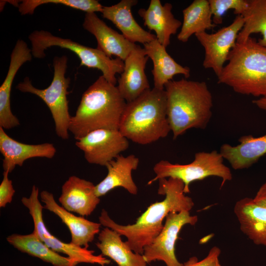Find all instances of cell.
<instances>
[{"label":"cell","mask_w":266,"mask_h":266,"mask_svg":"<svg viewBox=\"0 0 266 266\" xmlns=\"http://www.w3.org/2000/svg\"><path fill=\"white\" fill-rule=\"evenodd\" d=\"M31 49L23 40L19 39L10 55V64L6 77L0 87V127L9 130L20 125L18 118L11 110L10 94L13 81L20 67L32 59Z\"/></svg>","instance_id":"e0dca14e"},{"label":"cell","mask_w":266,"mask_h":266,"mask_svg":"<svg viewBox=\"0 0 266 266\" xmlns=\"http://www.w3.org/2000/svg\"><path fill=\"white\" fill-rule=\"evenodd\" d=\"M139 159L133 154L124 156L120 155L106 165L107 174L99 184L95 185V193L98 197L106 195L119 187L126 189L132 195H136L138 188L133 181L132 172L136 170Z\"/></svg>","instance_id":"ffe728a7"},{"label":"cell","mask_w":266,"mask_h":266,"mask_svg":"<svg viewBox=\"0 0 266 266\" xmlns=\"http://www.w3.org/2000/svg\"><path fill=\"white\" fill-rule=\"evenodd\" d=\"M183 20L177 39L186 42L193 34L206 32L216 25L212 21L208 0H195L183 10Z\"/></svg>","instance_id":"484cf974"},{"label":"cell","mask_w":266,"mask_h":266,"mask_svg":"<svg viewBox=\"0 0 266 266\" xmlns=\"http://www.w3.org/2000/svg\"><path fill=\"white\" fill-rule=\"evenodd\" d=\"M121 235L109 228L105 227L99 233V242L96 243L103 256L113 260L118 266H147L143 254L135 253L125 242Z\"/></svg>","instance_id":"d4e9b609"},{"label":"cell","mask_w":266,"mask_h":266,"mask_svg":"<svg viewBox=\"0 0 266 266\" xmlns=\"http://www.w3.org/2000/svg\"><path fill=\"white\" fill-rule=\"evenodd\" d=\"M59 202L67 211L84 217L91 214L100 199L92 182L72 175L63 185Z\"/></svg>","instance_id":"2e32d148"},{"label":"cell","mask_w":266,"mask_h":266,"mask_svg":"<svg viewBox=\"0 0 266 266\" xmlns=\"http://www.w3.org/2000/svg\"><path fill=\"white\" fill-rule=\"evenodd\" d=\"M248 7L242 16L244 25L239 32L237 43L246 41L253 33H261L258 42L266 47V0H248Z\"/></svg>","instance_id":"83f0119b"},{"label":"cell","mask_w":266,"mask_h":266,"mask_svg":"<svg viewBox=\"0 0 266 266\" xmlns=\"http://www.w3.org/2000/svg\"><path fill=\"white\" fill-rule=\"evenodd\" d=\"M83 27L95 37L97 48L110 58L115 56L124 61L136 46L109 27L96 13H86Z\"/></svg>","instance_id":"5bb4252c"},{"label":"cell","mask_w":266,"mask_h":266,"mask_svg":"<svg viewBox=\"0 0 266 266\" xmlns=\"http://www.w3.org/2000/svg\"><path fill=\"white\" fill-rule=\"evenodd\" d=\"M6 240L19 251L53 266H71L68 257L63 256L49 248L33 233L25 235L12 234L6 237Z\"/></svg>","instance_id":"4316f807"},{"label":"cell","mask_w":266,"mask_h":266,"mask_svg":"<svg viewBox=\"0 0 266 266\" xmlns=\"http://www.w3.org/2000/svg\"><path fill=\"white\" fill-rule=\"evenodd\" d=\"M7 171H3V178L0 184V207H4L7 203H11L15 191L12 182L8 178Z\"/></svg>","instance_id":"4dcf8cb0"},{"label":"cell","mask_w":266,"mask_h":266,"mask_svg":"<svg viewBox=\"0 0 266 266\" xmlns=\"http://www.w3.org/2000/svg\"><path fill=\"white\" fill-rule=\"evenodd\" d=\"M75 145L89 163L106 166L128 148L129 142L119 130L99 129L76 140Z\"/></svg>","instance_id":"7c38bea8"},{"label":"cell","mask_w":266,"mask_h":266,"mask_svg":"<svg viewBox=\"0 0 266 266\" xmlns=\"http://www.w3.org/2000/svg\"><path fill=\"white\" fill-rule=\"evenodd\" d=\"M218 83L236 93L266 98V47L251 36L230 51Z\"/></svg>","instance_id":"5b68a950"},{"label":"cell","mask_w":266,"mask_h":266,"mask_svg":"<svg viewBox=\"0 0 266 266\" xmlns=\"http://www.w3.org/2000/svg\"><path fill=\"white\" fill-rule=\"evenodd\" d=\"M138 2L136 0H122L111 6H103L102 16L110 21L131 42L143 45L156 39V35L144 30L135 20L131 9Z\"/></svg>","instance_id":"d6986e66"},{"label":"cell","mask_w":266,"mask_h":266,"mask_svg":"<svg viewBox=\"0 0 266 266\" xmlns=\"http://www.w3.org/2000/svg\"><path fill=\"white\" fill-rule=\"evenodd\" d=\"M143 45L146 55L153 63L154 88L164 90L166 84L176 74H182L185 78L190 76V68L178 64L157 39Z\"/></svg>","instance_id":"cb8c5ba5"},{"label":"cell","mask_w":266,"mask_h":266,"mask_svg":"<svg viewBox=\"0 0 266 266\" xmlns=\"http://www.w3.org/2000/svg\"><path fill=\"white\" fill-rule=\"evenodd\" d=\"M56 151L52 143L29 144L17 141L0 127V152L3 157L2 166L4 171L10 173L16 166H22L31 158H53Z\"/></svg>","instance_id":"ac0fdd59"},{"label":"cell","mask_w":266,"mask_h":266,"mask_svg":"<svg viewBox=\"0 0 266 266\" xmlns=\"http://www.w3.org/2000/svg\"><path fill=\"white\" fill-rule=\"evenodd\" d=\"M244 21L242 15H237L229 25L212 33L206 32L195 35L204 49L203 66L211 69L218 77L228 61L229 54L235 46L238 35Z\"/></svg>","instance_id":"8fae6325"},{"label":"cell","mask_w":266,"mask_h":266,"mask_svg":"<svg viewBox=\"0 0 266 266\" xmlns=\"http://www.w3.org/2000/svg\"><path fill=\"white\" fill-rule=\"evenodd\" d=\"M252 102L259 109L266 112V98H258L254 100Z\"/></svg>","instance_id":"836d02e7"},{"label":"cell","mask_w":266,"mask_h":266,"mask_svg":"<svg viewBox=\"0 0 266 266\" xmlns=\"http://www.w3.org/2000/svg\"><path fill=\"white\" fill-rule=\"evenodd\" d=\"M220 254V249L217 246H214L209 250L207 256L201 260L199 261L196 257L193 256L183 264L182 266H209L213 262L219 258Z\"/></svg>","instance_id":"1f68e13d"},{"label":"cell","mask_w":266,"mask_h":266,"mask_svg":"<svg viewBox=\"0 0 266 266\" xmlns=\"http://www.w3.org/2000/svg\"><path fill=\"white\" fill-rule=\"evenodd\" d=\"M67 63V58L66 56L54 58L53 78L46 88L40 89L34 87L28 77H25L16 86V89L21 92L35 95L45 102L52 114L57 135L65 140L69 138L68 129L71 117L67 99L70 79L65 75Z\"/></svg>","instance_id":"52a82bcc"},{"label":"cell","mask_w":266,"mask_h":266,"mask_svg":"<svg viewBox=\"0 0 266 266\" xmlns=\"http://www.w3.org/2000/svg\"><path fill=\"white\" fill-rule=\"evenodd\" d=\"M238 142L236 146L223 144L220 149V153L233 169L248 168L266 154V134L259 137L243 135Z\"/></svg>","instance_id":"7402d4cb"},{"label":"cell","mask_w":266,"mask_h":266,"mask_svg":"<svg viewBox=\"0 0 266 266\" xmlns=\"http://www.w3.org/2000/svg\"><path fill=\"white\" fill-rule=\"evenodd\" d=\"M172 8L170 3L163 5L160 0H151L147 9L140 8L138 11L144 25L155 32L156 39L165 47L169 45L171 35L177 33L182 24L174 17Z\"/></svg>","instance_id":"44dd1931"},{"label":"cell","mask_w":266,"mask_h":266,"mask_svg":"<svg viewBox=\"0 0 266 266\" xmlns=\"http://www.w3.org/2000/svg\"><path fill=\"white\" fill-rule=\"evenodd\" d=\"M253 199L256 203L266 208V182L260 187Z\"/></svg>","instance_id":"d6a6232c"},{"label":"cell","mask_w":266,"mask_h":266,"mask_svg":"<svg viewBox=\"0 0 266 266\" xmlns=\"http://www.w3.org/2000/svg\"><path fill=\"white\" fill-rule=\"evenodd\" d=\"M223 160L221 154L216 150L197 152L194 161L188 164H173L161 160L155 165L153 170L156 176L148 182V185L162 178L178 179L183 182L184 192L187 194L190 192L192 182L216 176L222 179V187L227 181L233 179L231 170L224 164Z\"/></svg>","instance_id":"ba28073f"},{"label":"cell","mask_w":266,"mask_h":266,"mask_svg":"<svg viewBox=\"0 0 266 266\" xmlns=\"http://www.w3.org/2000/svg\"><path fill=\"white\" fill-rule=\"evenodd\" d=\"M209 266H221L219 261V258L213 262Z\"/></svg>","instance_id":"e575fe53"},{"label":"cell","mask_w":266,"mask_h":266,"mask_svg":"<svg viewBox=\"0 0 266 266\" xmlns=\"http://www.w3.org/2000/svg\"><path fill=\"white\" fill-rule=\"evenodd\" d=\"M213 23L217 25L222 23L224 15L229 10L233 13L242 15L248 7V0H208Z\"/></svg>","instance_id":"f546056e"},{"label":"cell","mask_w":266,"mask_h":266,"mask_svg":"<svg viewBox=\"0 0 266 266\" xmlns=\"http://www.w3.org/2000/svg\"><path fill=\"white\" fill-rule=\"evenodd\" d=\"M48 3L64 5L86 13L101 12L103 6L96 0H24L18 8L21 14L31 15L36 7Z\"/></svg>","instance_id":"f1b7e54d"},{"label":"cell","mask_w":266,"mask_h":266,"mask_svg":"<svg viewBox=\"0 0 266 266\" xmlns=\"http://www.w3.org/2000/svg\"><path fill=\"white\" fill-rule=\"evenodd\" d=\"M126 104L117 86L101 75L83 94L69 132L78 140L94 130H119Z\"/></svg>","instance_id":"7a4b0ae2"},{"label":"cell","mask_w":266,"mask_h":266,"mask_svg":"<svg viewBox=\"0 0 266 266\" xmlns=\"http://www.w3.org/2000/svg\"><path fill=\"white\" fill-rule=\"evenodd\" d=\"M38 195L39 189L33 185L30 196L21 199L22 203L29 210L33 219L34 226L33 233L37 237L55 252L66 255L70 259L71 266H76L80 263L105 266L110 263V260L102 254L96 255L94 251L71 242H64L52 235L44 224L42 214L44 206L40 203Z\"/></svg>","instance_id":"9c48e42d"},{"label":"cell","mask_w":266,"mask_h":266,"mask_svg":"<svg viewBox=\"0 0 266 266\" xmlns=\"http://www.w3.org/2000/svg\"><path fill=\"white\" fill-rule=\"evenodd\" d=\"M234 213L241 231L255 244L266 246V208L246 197L235 203Z\"/></svg>","instance_id":"603a6c76"},{"label":"cell","mask_w":266,"mask_h":266,"mask_svg":"<svg viewBox=\"0 0 266 266\" xmlns=\"http://www.w3.org/2000/svg\"><path fill=\"white\" fill-rule=\"evenodd\" d=\"M167 116L173 139L191 129H205L212 117L213 97L204 81L181 79L165 85Z\"/></svg>","instance_id":"3957f363"},{"label":"cell","mask_w":266,"mask_h":266,"mask_svg":"<svg viewBox=\"0 0 266 266\" xmlns=\"http://www.w3.org/2000/svg\"><path fill=\"white\" fill-rule=\"evenodd\" d=\"M44 208L59 217L67 226L71 234L70 242L88 248L95 235L100 232L101 224L89 221L82 216H77L65 209L56 201L53 195L47 191L40 193Z\"/></svg>","instance_id":"9a60e30c"},{"label":"cell","mask_w":266,"mask_h":266,"mask_svg":"<svg viewBox=\"0 0 266 266\" xmlns=\"http://www.w3.org/2000/svg\"><path fill=\"white\" fill-rule=\"evenodd\" d=\"M29 39L31 42L32 55L35 58H43L45 50L52 46H58L74 52L80 60V66L100 70L105 79L114 85L117 82L116 74L123 72L124 61L120 58H110L97 48L55 36L48 31H34L29 35Z\"/></svg>","instance_id":"8992f818"},{"label":"cell","mask_w":266,"mask_h":266,"mask_svg":"<svg viewBox=\"0 0 266 266\" xmlns=\"http://www.w3.org/2000/svg\"><path fill=\"white\" fill-rule=\"evenodd\" d=\"M119 130L128 139L141 145L166 137L171 130L165 90L154 87L127 102Z\"/></svg>","instance_id":"277c9868"},{"label":"cell","mask_w":266,"mask_h":266,"mask_svg":"<svg viewBox=\"0 0 266 266\" xmlns=\"http://www.w3.org/2000/svg\"><path fill=\"white\" fill-rule=\"evenodd\" d=\"M158 180V193L165 195V199L151 204L135 223L118 224L103 209L99 217L101 225L126 236V242L136 253L143 254L144 248L153 242L163 229V222L168 214L184 210L190 211L194 205L192 199L185 195L184 184L181 180L173 178Z\"/></svg>","instance_id":"6da1fadb"},{"label":"cell","mask_w":266,"mask_h":266,"mask_svg":"<svg viewBox=\"0 0 266 266\" xmlns=\"http://www.w3.org/2000/svg\"><path fill=\"white\" fill-rule=\"evenodd\" d=\"M198 220V216L191 215L188 211L168 214L161 232L144 248L143 255L147 263L157 260L164 262L166 266H182L175 253L178 233L185 225H195Z\"/></svg>","instance_id":"30bf717a"},{"label":"cell","mask_w":266,"mask_h":266,"mask_svg":"<svg viewBox=\"0 0 266 266\" xmlns=\"http://www.w3.org/2000/svg\"><path fill=\"white\" fill-rule=\"evenodd\" d=\"M149 57L138 45L124 61L123 72L117 79L118 90L127 102L136 99L150 89L145 72Z\"/></svg>","instance_id":"4fadbf2b"}]
</instances>
